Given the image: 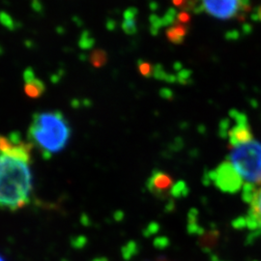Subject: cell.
Instances as JSON below:
<instances>
[{
  "label": "cell",
  "instance_id": "6da1fadb",
  "mask_svg": "<svg viewBox=\"0 0 261 261\" xmlns=\"http://www.w3.org/2000/svg\"><path fill=\"white\" fill-rule=\"evenodd\" d=\"M30 163L0 154V208L17 211L30 202Z\"/></svg>",
  "mask_w": 261,
  "mask_h": 261
},
{
  "label": "cell",
  "instance_id": "7a4b0ae2",
  "mask_svg": "<svg viewBox=\"0 0 261 261\" xmlns=\"http://www.w3.org/2000/svg\"><path fill=\"white\" fill-rule=\"evenodd\" d=\"M72 130L64 114L58 111L38 112L28 129V140L45 159L51 158L65 148Z\"/></svg>",
  "mask_w": 261,
  "mask_h": 261
},
{
  "label": "cell",
  "instance_id": "3957f363",
  "mask_svg": "<svg viewBox=\"0 0 261 261\" xmlns=\"http://www.w3.org/2000/svg\"><path fill=\"white\" fill-rule=\"evenodd\" d=\"M237 173L242 178L244 185L261 186V143L252 140L249 142L230 146L226 157Z\"/></svg>",
  "mask_w": 261,
  "mask_h": 261
},
{
  "label": "cell",
  "instance_id": "277c9868",
  "mask_svg": "<svg viewBox=\"0 0 261 261\" xmlns=\"http://www.w3.org/2000/svg\"><path fill=\"white\" fill-rule=\"evenodd\" d=\"M202 9L216 19H233L250 11V0H202Z\"/></svg>",
  "mask_w": 261,
  "mask_h": 261
},
{
  "label": "cell",
  "instance_id": "5b68a950",
  "mask_svg": "<svg viewBox=\"0 0 261 261\" xmlns=\"http://www.w3.org/2000/svg\"><path fill=\"white\" fill-rule=\"evenodd\" d=\"M207 177L212 184L224 193L234 194L243 190L244 187L242 178L226 160L211 170L207 174Z\"/></svg>",
  "mask_w": 261,
  "mask_h": 261
},
{
  "label": "cell",
  "instance_id": "8992f818",
  "mask_svg": "<svg viewBox=\"0 0 261 261\" xmlns=\"http://www.w3.org/2000/svg\"><path fill=\"white\" fill-rule=\"evenodd\" d=\"M229 115H230V118L233 120L234 124L231 125L229 120H226L224 121L225 123L224 126V125L221 126V130L222 133L224 130L225 132L224 135H226V138L228 139L230 146L246 143L253 140V135H252V129L249 124L247 115L236 110L231 111Z\"/></svg>",
  "mask_w": 261,
  "mask_h": 261
},
{
  "label": "cell",
  "instance_id": "52a82bcc",
  "mask_svg": "<svg viewBox=\"0 0 261 261\" xmlns=\"http://www.w3.org/2000/svg\"><path fill=\"white\" fill-rule=\"evenodd\" d=\"M249 204L248 214L235 220L233 225L250 230V237L261 238V187L255 190Z\"/></svg>",
  "mask_w": 261,
  "mask_h": 261
},
{
  "label": "cell",
  "instance_id": "ba28073f",
  "mask_svg": "<svg viewBox=\"0 0 261 261\" xmlns=\"http://www.w3.org/2000/svg\"><path fill=\"white\" fill-rule=\"evenodd\" d=\"M33 145L21 139L18 133L0 135V154L30 163Z\"/></svg>",
  "mask_w": 261,
  "mask_h": 261
},
{
  "label": "cell",
  "instance_id": "9c48e42d",
  "mask_svg": "<svg viewBox=\"0 0 261 261\" xmlns=\"http://www.w3.org/2000/svg\"><path fill=\"white\" fill-rule=\"evenodd\" d=\"M174 187L172 177L162 170H154L147 181L148 191L159 198L172 196Z\"/></svg>",
  "mask_w": 261,
  "mask_h": 261
},
{
  "label": "cell",
  "instance_id": "30bf717a",
  "mask_svg": "<svg viewBox=\"0 0 261 261\" xmlns=\"http://www.w3.org/2000/svg\"><path fill=\"white\" fill-rule=\"evenodd\" d=\"M24 92L29 98L37 99L46 91V85L35 75L32 68H28L23 73Z\"/></svg>",
  "mask_w": 261,
  "mask_h": 261
},
{
  "label": "cell",
  "instance_id": "8fae6325",
  "mask_svg": "<svg viewBox=\"0 0 261 261\" xmlns=\"http://www.w3.org/2000/svg\"><path fill=\"white\" fill-rule=\"evenodd\" d=\"M188 32H189L188 25L175 21L174 23L169 25L168 29L166 30V35L170 43L179 45L185 41Z\"/></svg>",
  "mask_w": 261,
  "mask_h": 261
},
{
  "label": "cell",
  "instance_id": "7c38bea8",
  "mask_svg": "<svg viewBox=\"0 0 261 261\" xmlns=\"http://www.w3.org/2000/svg\"><path fill=\"white\" fill-rule=\"evenodd\" d=\"M137 16H138V10L134 7H130L125 11L124 19L122 22V29L126 34L134 35L137 33L138 31Z\"/></svg>",
  "mask_w": 261,
  "mask_h": 261
},
{
  "label": "cell",
  "instance_id": "4fadbf2b",
  "mask_svg": "<svg viewBox=\"0 0 261 261\" xmlns=\"http://www.w3.org/2000/svg\"><path fill=\"white\" fill-rule=\"evenodd\" d=\"M89 61L95 68H102L108 61V54L103 49H95L90 54Z\"/></svg>",
  "mask_w": 261,
  "mask_h": 261
},
{
  "label": "cell",
  "instance_id": "5bb4252c",
  "mask_svg": "<svg viewBox=\"0 0 261 261\" xmlns=\"http://www.w3.org/2000/svg\"><path fill=\"white\" fill-rule=\"evenodd\" d=\"M138 68H139L140 74L143 76H145V77H150V76L154 75L155 67H153L147 61L140 60L139 63H138Z\"/></svg>",
  "mask_w": 261,
  "mask_h": 261
},
{
  "label": "cell",
  "instance_id": "9a60e30c",
  "mask_svg": "<svg viewBox=\"0 0 261 261\" xmlns=\"http://www.w3.org/2000/svg\"><path fill=\"white\" fill-rule=\"evenodd\" d=\"M0 22L2 23V25L9 28L11 30H13L16 28V23H15L14 19H12L10 17V15L5 12H0Z\"/></svg>",
  "mask_w": 261,
  "mask_h": 261
},
{
  "label": "cell",
  "instance_id": "2e32d148",
  "mask_svg": "<svg viewBox=\"0 0 261 261\" xmlns=\"http://www.w3.org/2000/svg\"><path fill=\"white\" fill-rule=\"evenodd\" d=\"M94 45V39L90 35H86L84 33L80 40V46L84 48H89Z\"/></svg>",
  "mask_w": 261,
  "mask_h": 261
},
{
  "label": "cell",
  "instance_id": "e0dca14e",
  "mask_svg": "<svg viewBox=\"0 0 261 261\" xmlns=\"http://www.w3.org/2000/svg\"><path fill=\"white\" fill-rule=\"evenodd\" d=\"M176 21L180 22L182 24H186L188 25L191 21V15L189 12L187 11H181L177 13V16H176Z\"/></svg>",
  "mask_w": 261,
  "mask_h": 261
},
{
  "label": "cell",
  "instance_id": "ac0fdd59",
  "mask_svg": "<svg viewBox=\"0 0 261 261\" xmlns=\"http://www.w3.org/2000/svg\"><path fill=\"white\" fill-rule=\"evenodd\" d=\"M252 18L254 19V20L261 21V5L257 6V7L255 8L253 14H252Z\"/></svg>",
  "mask_w": 261,
  "mask_h": 261
},
{
  "label": "cell",
  "instance_id": "d6986e66",
  "mask_svg": "<svg viewBox=\"0 0 261 261\" xmlns=\"http://www.w3.org/2000/svg\"><path fill=\"white\" fill-rule=\"evenodd\" d=\"M0 261H5V259H4V258H3L1 255H0Z\"/></svg>",
  "mask_w": 261,
  "mask_h": 261
}]
</instances>
